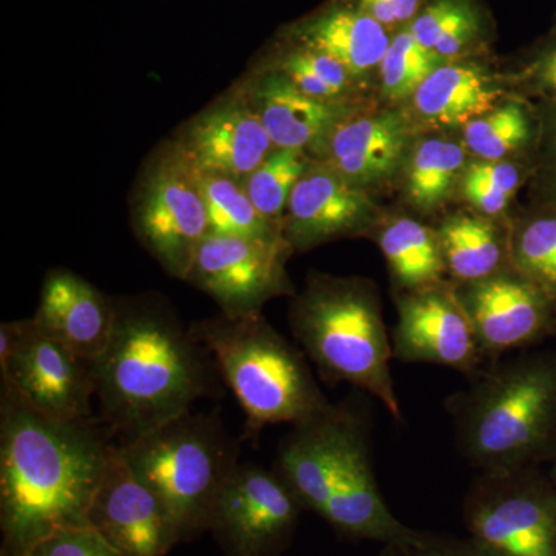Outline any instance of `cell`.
<instances>
[{"instance_id":"cell-9","label":"cell","mask_w":556,"mask_h":556,"mask_svg":"<svg viewBox=\"0 0 556 556\" xmlns=\"http://www.w3.org/2000/svg\"><path fill=\"white\" fill-rule=\"evenodd\" d=\"M464 525L493 556H556V485L536 467L479 473L464 500Z\"/></svg>"},{"instance_id":"cell-38","label":"cell","mask_w":556,"mask_h":556,"mask_svg":"<svg viewBox=\"0 0 556 556\" xmlns=\"http://www.w3.org/2000/svg\"><path fill=\"white\" fill-rule=\"evenodd\" d=\"M357 10L382 25L408 21L416 13L419 0H356Z\"/></svg>"},{"instance_id":"cell-11","label":"cell","mask_w":556,"mask_h":556,"mask_svg":"<svg viewBox=\"0 0 556 556\" xmlns=\"http://www.w3.org/2000/svg\"><path fill=\"white\" fill-rule=\"evenodd\" d=\"M303 510L276 468L240 463L215 501L207 532L225 556H281Z\"/></svg>"},{"instance_id":"cell-40","label":"cell","mask_w":556,"mask_h":556,"mask_svg":"<svg viewBox=\"0 0 556 556\" xmlns=\"http://www.w3.org/2000/svg\"><path fill=\"white\" fill-rule=\"evenodd\" d=\"M551 479L552 481H554V484L556 485V460L554 463V467H552Z\"/></svg>"},{"instance_id":"cell-32","label":"cell","mask_w":556,"mask_h":556,"mask_svg":"<svg viewBox=\"0 0 556 556\" xmlns=\"http://www.w3.org/2000/svg\"><path fill=\"white\" fill-rule=\"evenodd\" d=\"M522 182V170L514 163L478 161L471 163L460 178L464 197L482 214H501Z\"/></svg>"},{"instance_id":"cell-17","label":"cell","mask_w":556,"mask_h":556,"mask_svg":"<svg viewBox=\"0 0 556 556\" xmlns=\"http://www.w3.org/2000/svg\"><path fill=\"white\" fill-rule=\"evenodd\" d=\"M372 215L367 190L313 160L292 190L283 237L292 251H306L367 228Z\"/></svg>"},{"instance_id":"cell-26","label":"cell","mask_w":556,"mask_h":556,"mask_svg":"<svg viewBox=\"0 0 556 556\" xmlns=\"http://www.w3.org/2000/svg\"><path fill=\"white\" fill-rule=\"evenodd\" d=\"M311 161L313 159L303 150L274 148L240 182L260 214L281 232L292 190L308 169Z\"/></svg>"},{"instance_id":"cell-30","label":"cell","mask_w":556,"mask_h":556,"mask_svg":"<svg viewBox=\"0 0 556 556\" xmlns=\"http://www.w3.org/2000/svg\"><path fill=\"white\" fill-rule=\"evenodd\" d=\"M538 131L540 123L536 126L526 109L515 102L493 109L464 127L467 148L485 161L503 160L527 148L538 139Z\"/></svg>"},{"instance_id":"cell-25","label":"cell","mask_w":556,"mask_h":556,"mask_svg":"<svg viewBox=\"0 0 556 556\" xmlns=\"http://www.w3.org/2000/svg\"><path fill=\"white\" fill-rule=\"evenodd\" d=\"M195 172L206 204L208 233L263 241L285 240L281 229L263 217L249 200L240 181L219 175L203 174L197 169Z\"/></svg>"},{"instance_id":"cell-15","label":"cell","mask_w":556,"mask_h":556,"mask_svg":"<svg viewBox=\"0 0 556 556\" xmlns=\"http://www.w3.org/2000/svg\"><path fill=\"white\" fill-rule=\"evenodd\" d=\"M172 141L193 169L240 182L274 149L262 119L237 84L178 127Z\"/></svg>"},{"instance_id":"cell-13","label":"cell","mask_w":556,"mask_h":556,"mask_svg":"<svg viewBox=\"0 0 556 556\" xmlns=\"http://www.w3.org/2000/svg\"><path fill=\"white\" fill-rule=\"evenodd\" d=\"M455 291L486 362L532 346L555 328V300L511 266Z\"/></svg>"},{"instance_id":"cell-10","label":"cell","mask_w":556,"mask_h":556,"mask_svg":"<svg viewBox=\"0 0 556 556\" xmlns=\"http://www.w3.org/2000/svg\"><path fill=\"white\" fill-rule=\"evenodd\" d=\"M0 382L46 415L97 416L91 361L40 331L33 318L0 325Z\"/></svg>"},{"instance_id":"cell-31","label":"cell","mask_w":556,"mask_h":556,"mask_svg":"<svg viewBox=\"0 0 556 556\" xmlns=\"http://www.w3.org/2000/svg\"><path fill=\"white\" fill-rule=\"evenodd\" d=\"M441 60L434 51L420 46L412 33H401L388 47L380 64L383 91L391 100L412 97L420 84L439 67Z\"/></svg>"},{"instance_id":"cell-36","label":"cell","mask_w":556,"mask_h":556,"mask_svg":"<svg viewBox=\"0 0 556 556\" xmlns=\"http://www.w3.org/2000/svg\"><path fill=\"white\" fill-rule=\"evenodd\" d=\"M538 123V189L543 204L556 207V104L543 102Z\"/></svg>"},{"instance_id":"cell-33","label":"cell","mask_w":556,"mask_h":556,"mask_svg":"<svg viewBox=\"0 0 556 556\" xmlns=\"http://www.w3.org/2000/svg\"><path fill=\"white\" fill-rule=\"evenodd\" d=\"M22 556H124L90 526L58 530Z\"/></svg>"},{"instance_id":"cell-2","label":"cell","mask_w":556,"mask_h":556,"mask_svg":"<svg viewBox=\"0 0 556 556\" xmlns=\"http://www.w3.org/2000/svg\"><path fill=\"white\" fill-rule=\"evenodd\" d=\"M91 372L97 415L119 445L192 412L203 399L225 396L211 351L155 292L115 299L112 334Z\"/></svg>"},{"instance_id":"cell-29","label":"cell","mask_w":556,"mask_h":556,"mask_svg":"<svg viewBox=\"0 0 556 556\" xmlns=\"http://www.w3.org/2000/svg\"><path fill=\"white\" fill-rule=\"evenodd\" d=\"M281 73L311 98L325 102L348 104V94L354 89L353 76L339 61L321 51L298 46L277 58L269 67Z\"/></svg>"},{"instance_id":"cell-6","label":"cell","mask_w":556,"mask_h":556,"mask_svg":"<svg viewBox=\"0 0 556 556\" xmlns=\"http://www.w3.org/2000/svg\"><path fill=\"white\" fill-rule=\"evenodd\" d=\"M195 338L211 351L223 382L239 401L244 438L263 428L299 426L332 407L318 386L308 357L263 317L217 314L190 324Z\"/></svg>"},{"instance_id":"cell-8","label":"cell","mask_w":556,"mask_h":556,"mask_svg":"<svg viewBox=\"0 0 556 556\" xmlns=\"http://www.w3.org/2000/svg\"><path fill=\"white\" fill-rule=\"evenodd\" d=\"M130 223L139 244L161 268L186 281L207 237L208 219L197 172L172 138L161 141L138 172Z\"/></svg>"},{"instance_id":"cell-3","label":"cell","mask_w":556,"mask_h":556,"mask_svg":"<svg viewBox=\"0 0 556 556\" xmlns=\"http://www.w3.org/2000/svg\"><path fill=\"white\" fill-rule=\"evenodd\" d=\"M371 412L350 397L292 426L278 444L274 468L305 510L350 541L397 543L412 535L390 510L372 467Z\"/></svg>"},{"instance_id":"cell-39","label":"cell","mask_w":556,"mask_h":556,"mask_svg":"<svg viewBox=\"0 0 556 556\" xmlns=\"http://www.w3.org/2000/svg\"><path fill=\"white\" fill-rule=\"evenodd\" d=\"M478 31V20L477 16L471 17L460 24L455 30L450 31L447 36H444L434 49V53L439 58H452L459 54L460 51L466 49L468 42L475 38Z\"/></svg>"},{"instance_id":"cell-16","label":"cell","mask_w":556,"mask_h":556,"mask_svg":"<svg viewBox=\"0 0 556 556\" xmlns=\"http://www.w3.org/2000/svg\"><path fill=\"white\" fill-rule=\"evenodd\" d=\"M89 526L124 556H167L181 543L160 497L119 448L91 501Z\"/></svg>"},{"instance_id":"cell-7","label":"cell","mask_w":556,"mask_h":556,"mask_svg":"<svg viewBox=\"0 0 556 556\" xmlns=\"http://www.w3.org/2000/svg\"><path fill=\"white\" fill-rule=\"evenodd\" d=\"M119 450L160 497L181 543L207 532L215 501L241 463L240 442L218 409H192Z\"/></svg>"},{"instance_id":"cell-35","label":"cell","mask_w":556,"mask_h":556,"mask_svg":"<svg viewBox=\"0 0 556 556\" xmlns=\"http://www.w3.org/2000/svg\"><path fill=\"white\" fill-rule=\"evenodd\" d=\"M380 556H493L470 538L441 535L413 529L412 535L383 546Z\"/></svg>"},{"instance_id":"cell-19","label":"cell","mask_w":556,"mask_h":556,"mask_svg":"<svg viewBox=\"0 0 556 556\" xmlns=\"http://www.w3.org/2000/svg\"><path fill=\"white\" fill-rule=\"evenodd\" d=\"M33 321L87 361L108 346L115 321V299L70 269L54 268L43 277Z\"/></svg>"},{"instance_id":"cell-24","label":"cell","mask_w":556,"mask_h":556,"mask_svg":"<svg viewBox=\"0 0 556 556\" xmlns=\"http://www.w3.org/2000/svg\"><path fill=\"white\" fill-rule=\"evenodd\" d=\"M394 283L402 292L442 283L447 274L437 230L412 218H399L379 237Z\"/></svg>"},{"instance_id":"cell-12","label":"cell","mask_w":556,"mask_h":556,"mask_svg":"<svg viewBox=\"0 0 556 556\" xmlns=\"http://www.w3.org/2000/svg\"><path fill=\"white\" fill-rule=\"evenodd\" d=\"M291 254L292 248L285 240L207 233L186 283L214 300L225 316H254L262 314L269 300L295 295L287 274Z\"/></svg>"},{"instance_id":"cell-14","label":"cell","mask_w":556,"mask_h":556,"mask_svg":"<svg viewBox=\"0 0 556 556\" xmlns=\"http://www.w3.org/2000/svg\"><path fill=\"white\" fill-rule=\"evenodd\" d=\"M391 346L399 362L441 365L467 376L486 364L455 288L442 283L399 295Z\"/></svg>"},{"instance_id":"cell-18","label":"cell","mask_w":556,"mask_h":556,"mask_svg":"<svg viewBox=\"0 0 556 556\" xmlns=\"http://www.w3.org/2000/svg\"><path fill=\"white\" fill-rule=\"evenodd\" d=\"M236 84L262 119L274 148L313 152V160L332 131L353 118L350 104L311 98L274 70H255Z\"/></svg>"},{"instance_id":"cell-22","label":"cell","mask_w":556,"mask_h":556,"mask_svg":"<svg viewBox=\"0 0 556 556\" xmlns=\"http://www.w3.org/2000/svg\"><path fill=\"white\" fill-rule=\"evenodd\" d=\"M501 91L470 65H439L413 94L424 119L439 126H467L495 109Z\"/></svg>"},{"instance_id":"cell-4","label":"cell","mask_w":556,"mask_h":556,"mask_svg":"<svg viewBox=\"0 0 556 556\" xmlns=\"http://www.w3.org/2000/svg\"><path fill=\"white\" fill-rule=\"evenodd\" d=\"M468 379L445 408L471 467L485 473L555 463L556 354L495 358Z\"/></svg>"},{"instance_id":"cell-23","label":"cell","mask_w":556,"mask_h":556,"mask_svg":"<svg viewBox=\"0 0 556 556\" xmlns=\"http://www.w3.org/2000/svg\"><path fill=\"white\" fill-rule=\"evenodd\" d=\"M447 274L460 283L482 280L510 268L508 241L489 219L459 214L437 229Z\"/></svg>"},{"instance_id":"cell-27","label":"cell","mask_w":556,"mask_h":556,"mask_svg":"<svg viewBox=\"0 0 556 556\" xmlns=\"http://www.w3.org/2000/svg\"><path fill=\"white\" fill-rule=\"evenodd\" d=\"M466 156L459 144L427 139L413 153L408 167V195L415 206L431 211L444 203L460 181Z\"/></svg>"},{"instance_id":"cell-20","label":"cell","mask_w":556,"mask_h":556,"mask_svg":"<svg viewBox=\"0 0 556 556\" xmlns=\"http://www.w3.org/2000/svg\"><path fill=\"white\" fill-rule=\"evenodd\" d=\"M407 146V123L396 113L353 116L332 131L316 161L365 189L397 170Z\"/></svg>"},{"instance_id":"cell-5","label":"cell","mask_w":556,"mask_h":556,"mask_svg":"<svg viewBox=\"0 0 556 556\" xmlns=\"http://www.w3.org/2000/svg\"><path fill=\"white\" fill-rule=\"evenodd\" d=\"M289 328L325 382L356 387L402 422L391 375L393 346L369 281L311 274L305 289L292 295Z\"/></svg>"},{"instance_id":"cell-37","label":"cell","mask_w":556,"mask_h":556,"mask_svg":"<svg viewBox=\"0 0 556 556\" xmlns=\"http://www.w3.org/2000/svg\"><path fill=\"white\" fill-rule=\"evenodd\" d=\"M526 87L543 98L546 104H556V42L544 47L533 58L525 73Z\"/></svg>"},{"instance_id":"cell-34","label":"cell","mask_w":556,"mask_h":556,"mask_svg":"<svg viewBox=\"0 0 556 556\" xmlns=\"http://www.w3.org/2000/svg\"><path fill=\"white\" fill-rule=\"evenodd\" d=\"M475 16L477 14L466 0H437L417 16L409 33L420 46L433 51L439 40Z\"/></svg>"},{"instance_id":"cell-1","label":"cell","mask_w":556,"mask_h":556,"mask_svg":"<svg viewBox=\"0 0 556 556\" xmlns=\"http://www.w3.org/2000/svg\"><path fill=\"white\" fill-rule=\"evenodd\" d=\"M118 448L100 416L46 415L0 382V556H22L58 530L89 526Z\"/></svg>"},{"instance_id":"cell-28","label":"cell","mask_w":556,"mask_h":556,"mask_svg":"<svg viewBox=\"0 0 556 556\" xmlns=\"http://www.w3.org/2000/svg\"><path fill=\"white\" fill-rule=\"evenodd\" d=\"M510 265L556 302V207L541 204L508 240Z\"/></svg>"},{"instance_id":"cell-21","label":"cell","mask_w":556,"mask_h":556,"mask_svg":"<svg viewBox=\"0 0 556 556\" xmlns=\"http://www.w3.org/2000/svg\"><path fill=\"white\" fill-rule=\"evenodd\" d=\"M299 46L334 58L354 80L382 64L390 39L380 22L361 10L332 9L318 14L294 33Z\"/></svg>"}]
</instances>
